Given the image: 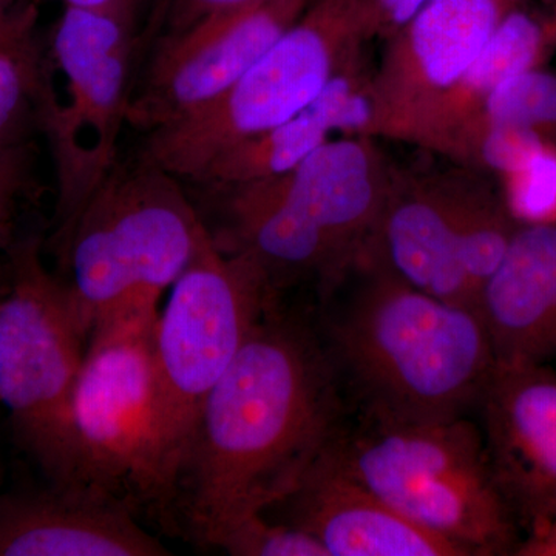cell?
<instances>
[{
  "label": "cell",
  "instance_id": "484cf974",
  "mask_svg": "<svg viewBox=\"0 0 556 556\" xmlns=\"http://www.w3.org/2000/svg\"><path fill=\"white\" fill-rule=\"evenodd\" d=\"M430 0H362L365 40L390 39Z\"/></svg>",
  "mask_w": 556,
  "mask_h": 556
},
{
  "label": "cell",
  "instance_id": "8fae6325",
  "mask_svg": "<svg viewBox=\"0 0 556 556\" xmlns=\"http://www.w3.org/2000/svg\"><path fill=\"white\" fill-rule=\"evenodd\" d=\"M522 0H430L390 39L371 75L368 137L413 142L438 98Z\"/></svg>",
  "mask_w": 556,
  "mask_h": 556
},
{
  "label": "cell",
  "instance_id": "ac0fdd59",
  "mask_svg": "<svg viewBox=\"0 0 556 556\" xmlns=\"http://www.w3.org/2000/svg\"><path fill=\"white\" fill-rule=\"evenodd\" d=\"M497 364L556 357V225L519 226L478 302Z\"/></svg>",
  "mask_w": 556,
  "mask_h": 556
},
{
  "label": "cell",
  "instance_id": "8992f818",
  "mask_svg": "<svg viewBox=\"0 0 556 556\" xmlns=\"http://www.w3.org/2000/svg\"><path fill=\"white\" fill-rule=\"evenodd\" d=\"M364 42L362 0H309L299 20L218 100L146 134L138 159L197 181L219 153L306 108Z\"/></svg>",
  "mask_w": 556,
  "mask_h": 556
},
{
  "label": "cell",
  "instance_id": "7a4b0ae2",
  "mask_svg": "<svg viewBox=\"0 0 556 556\" xmlns=\"http://www.w3.org/2000/svg\"><path fill=\"white\" fill-rule=\"evenodd\" d=\"M314 324L351 415L467 417L496 367L477 309L412 287L367 251L318 298Z\"/></svg>",
  "mask_w": 556,
  "mask_h": 556
},
{
  "label": "cell",
  "instance_id": "2e32d148",
  "mask_svg": "<svg viewBox=\"0 0 556 556\" xmlns=\"http://www.w3.org/2000/svg\"><path fill=\"white\" fill-rule=\"evenodd\" d=\"M372 139L367 135L329 139L294 169L262 179L350 265L375 236L393 177Z\"/></svg>",
  "mask_w": 556,
  "mask_h": 556
},
{
  "label": "cell",
  "instance_id": "d4e9b609",
  "mask_svg": "<svg viewBox=\"0 0 556 556\" xmlns=\"http://www.w3.org/2000/svg\"><path fill=\"white\" fill-rule=\"evenodd\" d=\"M249 2L252 0H155L149 27L139 38V43L146 46L148 39L156 36L175 35V33L188 30L193 24L211 14L237 9Z\"/></svg>",
  "mask_w": 556,
  "mask_h": 556
},
{
  "label": "cell",
  "instance_id": "e0dca14e",
  "mask_svg": "<svg viewBox=\"0 0 556 556\" xmlns=\"http://www.w3.org/2000/svg\"><path fill=\"white\" fill-rule=\"evenodd\" d=\"M371 75L354 50L324 90L294 116L219 153L195 182L208 189L278 177L294 169L334 134L367 135Z\"/></svg>",
  "mask_w": 556,
  "mask_h": 556
},
{
  "label": "cell",
  "instance_id": "44dd1931",
  "mask_svg": "<svg viewBox=\"0 0 556 556\" xmlns=\"http://www.w3.org/2000/svg\"><path fill=\"white\" fill-rule=\"evenodd\" d=\"M473 124L519 127L556 142V73L540 65L511 76L486 98L477 118L459 134Z\"/></svg>",
  "mask_w": 556,
  "mask_h": 556
},
{
  "label": "cell",
  "instance_id": "f1b7e54d",
  "mask_svg": "<svg viewBox=\"0 0 556 556\" xmlns=\"http://www.w3.org/2000/svg\"><path fill=\"white\" fill-rule=\"evenodd\" d=\"M35 5L31 0H0V33L5 31Z\"/></svg>",
  "mask_w": 556,
  "mask_h": 556
},
{
  "label": "cell",
  "instance_id": "cb8c5ba5",
  "mask_svg": "<svg viewBox=\"0 0 556 556\" xmlns=\"http://www.w3.org/2000/svg\"><path fill=\"white\" fill-rule=\"evenodd\" d=\"M39 189L38 148L35 141L20 148L0 150V252L17 240V223L25 201Z\"/></svg>",
  "mask_w": 556,
  "mask_h": 556
},
{
  "label": "cell",
  "instance_id": "83f0119b",
  "mask_svg": "<svg viewBox=\"0 0 556 556\" xmlns=\"http://www.w3.org/2000/svg\"><path fill=\"white\" fill-rule=\"evenodd\" d=\"M62 2H64V5L112 13L131 22V24H137L138 11L142 0H62Z\"/></svg>",
  "mask_w": 556,
  "mask_h": 556
},
{
  "label": "cell",
  "instance_id": "4fadbf2b",
  "mask_svg": "<svg viewBox=\"0 0 556 556\" xmlns=\"http://www.w3.org/2000/svg\"><path fill=\"white\" fill-rule=\"evenodd\" d=\"M116 497L78 485L0 493V556H163Z\"/></svg>",
  "mask_w": 556,
  "mask_h": 556
},
{
  "label": "cell",
  "instance_id": "7c38bea8",
  "mask_svg": "<svg viewBox=\"0 0 556 556\" xmlns=\"http://www.w3.org/2000/svg\"><path fill=\"white\" fill-rule=\"evenodd\" d=\"M477 412L493 477L518 527L556 515V371L497 364Z\"/></svg>",
  "mask_w": 556,
  "mask_h": 556
},
{
  "label": "cell",
  "instance_id": "30bf717a",
  "mask_svg": "<svg viewBox=\"0 0 556 556\" xmlns=\"http://www.w3.org/2000/svg\"><path fill=\"white\" fill-rule=\"evenodd\" d=\"M309 0H252L160 36L131 90L127 124L153 131L218 100L299 20Z\"/></svg>",
  "mask_w": 556,
  "mask_h": 556
},
{
  "label": "cell",
  "instance_id": "7402d4cb",
  "mask_svg": "<svg viewBox=\"0 0 556 556\" xmlns=\"http://www.w3.org/2000/svg\"><path fill=\"white\" fill-rule=\"evenodd\" d=\"M501 197L519 226L556 225V142L500 177Z\"/></svg>",
  "mask_w": 556,
  "mask_h": 556
},
{
  "label": "cell",
  "instance_id": "277c9868",
  "mask_svg": "<svg viewBox=\"0 0 556 556\" xmlns=\"http://www.w3.org/2000/svg\"><path fill=\"white\" fill-rule=\"evenodd\" d=\"M207 232L179 178L139 159L118 163L56 251L87 340L113 318L160 309Z\"/></svg>",
  "mask_w": 556,
  "mask_h": 556
},
{
  "label": "cell",
  "instance_id": "9c48e42d",
  "mask_svg": "<svg viewBox=\"0 0 556 556\" xmlns=\"http://www.w3.org/2000/svg\"><path fill=\"white\" fill-rule=\"evenodd\" d=\"M138 46L137 24L104 11L64 5L54 27L50 58L67 84L64 101L51 97L42 126L58 185L54 251L118 166Z\"/></svg>",
  "mask_w": 556,
  "mask_h": 556
},
{
  "label": "cell",
  "instance_id": "9a60e30c",
  "mask_svg": "<svg viewBox=\"0 0 556 556\" xmlns=\"http://www.w3.org/2000/svg\"><path fill=\"white\" fill-rule=\"evenodd\" d=\"M367 251L397 277L434 298L478 311L463 260V225L444 175L393 170Z\"/></svg>",
  "mask_w": 556,
  "mask_h": 556
},
{
  "label": "cell",
  "instance_id": "4dcf8cb0",
  "mask_svg": "<svg viewBox=\"0 0 556 556\" xmlns=\"http://www.w3.org/2000/svg\"><path fill=\"white\" fill-rule=\"evenodd\" d=\"M5 276H7V269H5V262L0 265V289L3 288V283H5ZM0 295H2V292H0Z\"/></svg>",
  "mask_w": 556,
  "mask_h": 556
},
{
  "label": "cell",
  "instance_id": "5bb4252c",
  "mask_svg": "<svg viewBox=\"0 0 556 556\" xmlns=\"http://www.w3.org/2000/svg\"><path fill=\"white\" fill-rule=\"evenodd\" d=\"M269 510L313 536L328 556H464L346 475L325 450Z\"/></svg>",
  "mask_w": 556,
  "mask_h": 556
},
{
  "label": "cell",
  "instance_id": "ba28073f",
  "mask_svg": "<svg viewBox=\"0 0 556 556\" xmlns=\"http://www.w3.org/2000/svg\"><path fill=\"white\" fill-rule=\"evenodd\" d=\"M0 295V405L20 447L51 484H72L70 405L87 340L62 277L47 269L42 240L5 252Z\"/></svg>",
  "mask_w": 556,
  "mask_h": 556
},
{
  "label": "cell",
  "instance_id": "6da1fadb",
  "mask_svg": "<svg viewBox=\"0 0 556 556\" xmlns=\"http://www.w3.org/2000/svg\"><path fill=\"white\" fill-rule=\"evenodd\" d=\"M348 413L316 324L277 299L204 402L172 521L215 547L233 522L294 489Z\"/></svg>",
  "mask_w": 556,
  "mask_h": 556
},
{
  "label": "cell",
  "instance_id": "4316f807",
  "mask_svg": "<svg viewBox=\"0 0 556 556\" xmlns=\"http://www.w3.org/2000/svg\"><path fill=\"white\" fill-rule=\"evenodd\" d=\"M514 555L556 556V515L527 529L526 536L519 538Z\"/></svg>",
  "mask_w": 556,
  "mask_h": 556
},
{
  "label": "cell",
  "instance_id": "f546056e",
  "mask_svg": "<svg viewBox=\"0 0 556 556\" xmlns=\"http://www.w3.org/2000/svg\"><path fill=\"white\" fill-rule=\"evenodd\" d=\"M546 20L548 22V27H551L552 35H554L556 42V0H554V5H552L551 14L546 16Z\"/></svg>",
  "mask_w": 556,
  "mask_h": 556
},
{
  "label": "cell",
  "instance_id": "3957f363",
  "mask_svg": "<svg viewBox=\"0 0 556 556\" xmlns=\"http://www.w3.org/2000/svg\"><path fill=\"white\" fill-rule=\"evenodd\" d=\"M325 453L402 517L464 556L514 555L517 519L470 416L396 422L358 415L348 420L346 413Z\"/></svg>",
  "mask_w": 556,
  "mask_h": 556
},
{
  "label": "cell",
  "instance_id": "603a6c76",
  "mask_svg": "<svg viewBox=\"0 0 556 556\" xmlns=\"http://www.w3.org/2000/svg\"><path fill=\"white\" fill-rule=\"evenodd\" d=\"M215 547L230 556H328L308 533L268 514H252L233 522Z\"/></svg>",
  "mask_w": 556,
  "mask_h": 556
},
{
  "label": "cell",
  "instance_id": "5b68a950",
  "mask_svg": "<svg viewBox=\"0 0 556 556\" xmlns=\"http://www.w3.org/2000/svg\"><path fill=\"white\" fill-rule=\"evenodd\" d=\"M277 299L281 298L254 260L218 248L211 232L170 288L153 329L159 460L167 518L172 519L179 470L204 402Z\"/></svg>",
  "mask_w": 556,
  "mask_h": 556
},
{
  "label": "cell",
  "instance_id": "d6986e66",
  "mask_svg": "<svg viewBox=\"0 0 556 556\" xmlns=\"http://www.w3.org/2000/svg\"><path fill=\"white\" fill-rule=\"evenodd\" d=\"M555 46L546 16L519 7L463 75L438 98L413 142L444 155L450 142L477 118L486 98L501 84L525 70L544 65Z\"/></svg>",
  "mask_w": 556,
  "mask_h": 556
},
{
  "label": "cell",
  "instance_id": "52a82bcc",
  "mask_svg": "<svg viewBox=\"0 0 556 556\" xmlns=\"http://www.w3.org/2000/svg\"><path fill=\"white\" fill-rule=\"evenodd\" d=\"M159 313L134 311L91 332L70 405V464L73 485L167 518L153 368Z\"/></svg>",
  "mask_w": 556,
  "mask_h": 556
},
{
  "label": "cell",
  "instance_id": "ffe728a7",
  "mask_svg": "<svg viewBox=\"0 0 556 556\" xmlns=\"http://www.w3.org/2000/svg\"><path fill=\"white\" fill-rule=\"evenodd\" d=\"M38 7L0 33V150L42 135L54 91V65L38 33Z\"/></svg>",
  "mask_w": 556,
  "mask_h": 556
}]
</instances>
